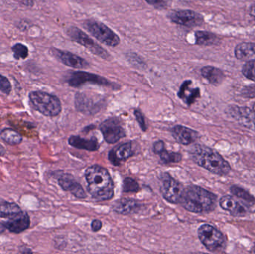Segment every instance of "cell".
Instances as JSON below:
<instances>
[{
	"mask_svg": "<svg viewBox=\"0 0 255 254\" xmlns=\"http://www.w3.org/2000/svg\"><path fill=\"white\" fill-rule=\"evenodd\" d=\"M88 193L97 201H109L115 194V185L110 174L101 166L88 167L85 173Z\"/></svg>",
	"mask_w": 255,
	"mask_h": 254,
	"instance_id": "obj_1",
	"label": "cell"
},
{
	"mask_svg": "<svg viewBox=\"0 0 255 254\" xmlns=\"http://www.w3.org/2000/svg\"><path fill=\"white\" fill-rule=\"evenodd\" d=\"M30 225L29 216L17 204L0 199V234L6 230L12 234H21Z\"/></svg>",
	"mask_w": 255,
	"mask_h": 254,
	"instance_id": "obj_2",
	"label": "cell"
},
{
	"mask_svg": "<svg viewBox=\"0 0 255 254\" xmlns=\"http://www.w3.org/2000/svg\"><path fill=\"white\" fill-rule=\"evenodd\" d=\"M189 153L190 158L196 164L213 174L226 176L232 170L229 163L218 152L208 146L194 145Z\"/></svg>",
	"mask_w": 255,
	"mask_h": 254,
	"instance_id": "obj_3",
	"label": "cell"
},
{
	"mask_svg": "<svg viewBox=\"0 0 255 254\" xmlns=\"http://www.w3.org/2000/svg\"><path fill=\"white\" fill-rule=\"evenodd\" d=\"M217 196L197 186L184 188L179 204L187 211L194 213H209L215 209Z\"/></svg>",
	"mask_w": 255,
	"mask_h": 254,
	"instance_id": "obj_4",
	"label": "cell"
},
{
	"mask_svg": "<svg viewBox=\"0 0 255 254\" xmlns=\"http://www.w3.org/2000/svg\"><path fill=\"white\" fill-rule=\"evenodd\" d=\"M30 104L36 111L47 117L58 116L62 110L59 98L43 91H31L28 95Z\"/></svg>",
	"mask_w": 255,
	"mask_h": 254,
	"instance_id": "obj_5",
	"label": "cell"
},
{
	"mask_svg": "<svg viewBox=\"0 0 255 254\" xmlns=\"http://www.w3.org/2000/svg\"><path fill=\"white\" fill-rule=\"evenodd\" d=\"M84 28L98 41L110 47H116L121 43L119 36L103 22L88 19L83 24Z\"/></svg>",
	"mask_w": 255,
	"mask_h": 254,
	"instance_id": "obj_6",
	"label": "cell"
},
{
	"mask_svg": "<svg viewBox=\"0 0 255 254\" xmlns=\"http://www.w3.org/2000/svg\"><path fill=\"white\" fill-rule=\"evenodd\" d=\"M65 82L72 87H80L87 83L94 84L100 86L116 88L117 84L112 83L106 78L94 73L84 71H70L66 74Z\"/></svg>",
	"mask_w": 255,
	"mask_h": 254,
	"instance_id": "obj_7",
	"label": "cell"
},
{
	"mask_svg": "<svg viewBox=\"0 0 255 254\" xmlns=\"http://www.w3.org/2000/svg\"><path fill=\"white\" fill-rule=\"evenodd\" d=\"M67 34L72 40L82 45L94 55H97L103 59H110L111 55L107 50L103 49L100 44L91 39L86 33L84 32L77 27H70L67 29Z\"/></svg>",
	"mask_w": 255,
	"mask_h": 254,
	"instance_id": "obj_8",
	"label": "cell"
},
{
	"mask_svg": "<svg viewBox=\"0 0 255 254\" xmlns=\"http://www.w3.org/2000/svg\"><path fill=\"white\" fill-rule=\"evenodd\" d=\"M198 236L202 244L211 252L221 249L226 244L224 235L212 225L205 224L198 230Z\"/></svg>",
	"mask_w": 255,
	"mask_h": 254,
	"instance_id": "obj_9",
	"label": "cell"
},
{
	"mask_svg": "<svg viewBox=\"0 0 255 254\" xmlns=\"http://www.w3.org/2000/svg\"><path fill=\"white\" fill-rule=\"evenodd\" d=\"M160 192L163 198L171 204H179L184 187L169 173H163L160 177Z\"/></svg>",
	"mask_w": 255,
	"mask_h": 254,
	"instance_id": "obj_10",
	"label": "cell"
},
{
	"mask_svg": "<svg viewBox=\"0 0 255 254\" xmlns=\"http://www.w3.org/2000/svg\"><path fill=\"white\" fill-rule=\"evenodd\" d=\"M167 17L173 23L187 28L199 26L204 22L203 17L199 13L190 10H171Z\"/></svg>",
	"mask_w": 255,
	"mask_h": 254,
	"instance_id": "obj_11",
	"label": "cell"
},
{
	"mask_svg": "<svg viewBox=\"0 0 255 254\" xmlns=\"http://www.w3.org/2000/svg\"><path fill=\"white\" fill-rule=\"evenodd\" d=\"M100 129L105 140L109 144H114L126 137L125 130L116 117L109 118L102 122Z\"/></svg>",
	"mask_w": 255,
	"mask_h": 254,
	"instance_id": "obj_12",
	"label": "cell"
},
{
	"mask_svg": "<svg viewBox=\"0 0 255 254\" xmlns=\"http://www.w3.org/2000/svg\"><path fill=\"white\" fill-rule=\"evenodd\" d=\"M227 113L240 125L255 131V110L248 107L231 106Z\"/></svg>",
	"mask_w": 255,
	"mask_h": 254,
	"instance_id": "obj_13",
	"label": "cell"
},
{
	"mask_svg": "<svg viewBox=\"0 0 255 254\" xmlns=\"http://www.w3.org/2000/svg\"><path fill=\"white\" fill-rule=\"evenodd\" d=\"M58 185L63 190L70 192L78 199H85L87 198L86 192L80 183H78L73 176L65 173H61L57 176Z\"/></svg>",
	"mask_w": 255,
	"mask_h": 254,
	"instance_id": "obj_14",
	"label": "cell"
},
{
	"mask_svg": "<svg viewBox=\"0 0 255 254\" xmlns=\"http://www.w3.org/2000/svg\"><path fill=\"white\" fill-rule=\"evenodd\" d=\"M52 53L57 59L59 60L63 64L67 67L76 69H84L89 67V64L86 60L82 57L72 53L68 51L61 50V49H52Z\"/></svg>",
	"mask_w": 255,
	"mask_h": 254,
	"instance_id": "obj_15",
	"label": "cell"
},
{
	"mask_svg": "<svg viewBox=\"0 0 255 254\" xmlns=\"http://www.w3.org/2000/svg\"><path fill=\"white\" fill-rule=\"evenodd\" d=\"M134 155L133 143L128 142L120 145L115 149H112L109 153V160L114 166H120Z\"/></svg>",
	"mask_w": 255,
	"mask_h": 254,
	"instance_id": "obj_16",
	"label": "cell"
},
{
	"mask_svg": "<svg viewBox=\"0 0 255 254\" xmlns=\"http://www.w3.org/2000/svg\"><path fill=\"white\" fill-rule=\"evenodd\" d=\"M173 138L180 144L188 146L199 138V134L191 128L182 125H176L171 130Z\"/></svg>",
	"mask_w": 255,
	"mask_h": 254,
	"instance_id": "obj_17",
	"label": "cell"
},
{
	"mask_svg": "<svg viewBox=\"0 0 255 254\" xmlns=\"http://www.w3.org/2000/svg\"><path fill=\"white\" fill-rule=\"evenodd\" d=\"M142 208V204L134 199L121 198L114 204L113 210L118 214L130 215L137 213Z\"/></svg>",
	"mask_w": 255,
	"mask_h": 254,
	"instance_id": "obj_18",
	"label": "cell"
},
{
	"mask_svg": "<svg viewBox=\"0 0 255 254\" xmlns=\"http://www.w3.org/2000/svg\"><path fill=\"white\" fill-rule=\"evenodd\" d=\"M191 85L192 81H184L178 92V96L188 106L193 104L200 97V89L199 88L190 87Z\"/></svg>",
	"mask_w": 255,
	"mask_h": 254,
	"instance_id": "obj_19",
	"label": "cell"
},
{
	"mask_svg": "<svg viewBox=\"0 0 255 254\" xmlns=\"http://www.w3.org/2000/svg\"><path fill=\"white\" fill-rule=\"evenodd\" d=\"M220 207L226 211L230 212L232 215L236 216H242L247 214V208L237 201L233 197L226 195L220 199Z\"/></svg>",
	"mask_w": 255,
	"mask_h": 254,
	"instance_id": "obj_20",
	"label": "cell"
},
{
	"mask_svg": "<svg viewBox=\"0 0 255 254\" xmlns=\"http://www.w3.org/2000/svg\"><path fill=\"white\" fill-rule=\"evenodd\" d=\"M68 143L70 146L76 149H84L89 152H95L100 149V143L95 137L91 138H83L80 136H71L68 139Z\"/></svg>",
	"mask_w": 255,
	"mask_h": 254,
	"instance_id": "obj_21",
	"label": "cell"
},
{
	"mask_svg": "<svg viewBox=\"0 0 255 254\" xmlns=\"http://www.w3.org/2000/svg\"><path fill=\"white\" fill-rule=\"evenodd\" d=\"M235 56L241 61H255V43H242L235 48Z\"/></svg>",
	"mask_w": 255,
	"mask_h": 254,
	"instance_id": "obj_22",
	"label": "cell"
},
{
	"mask_svg": "<svg viewBox=\"0 0 255 254\" xmlns=\"http://www.w3.org/2000/svg\"><path fill=\"white\" fill-rule=\"evenodd\" d=\"M202 76L208 81L211 85H219L224 80L225 76L223 71L212 66H206L201 70Z\"/></svg>",
	"mask_w": 255,
	"mask_h": 254,
	"instance_id": "obj_23",
	"label": "cell"
},
{
	"mask_svg": "<svg viewBox=\"0 0 255 254\" xmlns=\"http://www.w3.org/2000/svg\"><path fill=\"white\" fill-rule=\"evenodd\" d=\"M75 104H76V109L81 112L92 113V110H95V109L97 110V103L94 102V100L91 98H88L85 94H76Z\"/></svg>",
	"mask_w": 255,
	"mask_h": 254,
	"instance_id": "obj_24",
	"label": "cell"
},
{
	"mask_svg": "<svg viewBox=\"0 0 255 254\" xmlns=\"http://www.w3.org/2000/svg\"><path fill=\"white\" fill-rule=\"evenodd\" d=\"M0 137L9 146H18L22 142V136L13 128H5L1 129L0 131Z\"/></svg>",
	"mask_w": 255,
	"mask_h": 254,
	"instance_id": "obj_25",
	"label": "cell"
},
{
	"mask_svg": "<svg viewBox=\"0 0 255 254\" xmlns=\"http://www.w3.org/2000/svg\"><path fill=\"white\" fill-rule=\"evenodd\" d=\"M196 43L199 46H211L218 44L220 39L216 34L209 31H198L195 33Z\"/></svg>",
	"mask_w": 255,
	"mask_h": 254,
	"instance_id": "obj_26",
	"label": "cell"
},
{
	"mask_svg": "<svg viewBox=\"0 0 255 254\" xmlns=\"http://www.w3.org/2000/svg\"><path fill=\"white\" fill-rule=\"evenodd\" d=\"M157 155L160 156V161L164 165L177 164L182 159V155L181 154L178 153V152H169V151L166 150L165 148Z\"/></svg>",
	"mask_w": 255,
	"mask_h": 254,
	"instance_id": "obj_27",
	"label": "cell"
},
{
	"mask_svg": "<svg viewBox=\"0 0 255 254\" xmlns=\"http://www.w3.org/2000/svg\"><path fill=\"white\" fill-rule=\"evenodd\" d=\"M11 50L16 60L25 59L29 55L28 48L22 43H18L13 45L11 47Z\"/></svg>",
	"mask_w": 255,
	"mask_h": 254,
	"instance_id": "obj_28",
	"label": "cell"
},
{
	"mask_svg": "<svg viewBox=\"0 0 255 254\" xmlns=\"http://www.w3.org/2000/svg\"><path fill=\"white\" fill-rule=\"evenodd\" d=\"M139 190H140L139 185L134 179L130 178V177H127L124 179V185H123V192L124 193H130V192L136 193Z\"/></svg>",
	"mask_w": 255,
	"mask_h": 254,
	"instance_id": "obj_29",
	"label": "cell"
},
{
	"mask_svg": "<svg viewBox=\"0 0 255 254\" xmlns=\"http://www.w3.org/2000/svg\"><path fill=\"white\" fill-rule=\"evenodd\" d=\"M126 56H127L128 61L133 67H138V69L145 68V67H146V64L144 60L137 54L128 53Z\"/></svg>",
	"mask_w": 255,
	"mask_h": 254,
	"instance_id": "obj_30",
	"label": "cell"
},
{
	"mask_svg": "<svg viewBox=\"0 0 255 254\" xmlns=\"http://www.w3.org/2000/svg\"><path fill=\"white\" fill-rule=\"evenodd\" d=\"M242 73L247 79L255 82V61H248L244 64Z\"/></svg>",
	"mask_w": 255,
	"mask_h": 254,
	"instance_id": "obj_31",
	"label": "cell"
},
{
	"mask_svg": "<svg viewBox=\"0 0 255 254\" xmlns=\"http://www.w3.org/2000/svg\"><path fill=\"white\" fill-rule=\"evenodd\" d=\"M231 192H232L235 196L238 197V198H241V199L250 201V202H254L255 201V198H253L252 195H250V194H249L248 192L244 190V189L238 187V186H232V187L231 188Z\"/></svg>",
	"mask_w": 255,
	"mask_h": 254,
	"instance_id": "obj_32",
	"label": "cell"
},
{
	"mask_svg": "<svg viewBox=\"0 0 255 254\" xmlns=\"http://www.w3.org/2000/svg\"><path fill=\"white\" fill-rule=\"evenodd\" d=\"M148 4L154 8L163 10L168 8L172 4V0H145Z\"/></svg>",
	"mask_w": 255,
	"mask_h": 254,
	"instance_id": "obj_33",
	"label": "cell"
},
{
	"mask_svg": "<svg viewBox=\"0 0 255 254\" xmlns=\"http://www.w3.org/2000/svg\"><path fill=\"white\" fill-rule=\"evenodd\" d=\"M12 86L7 77L0 74V92L8 95L11 92Z\"/></svg>",
	"mask_w": 255,
	"mask_h": 254,
	"instance_id": "obj_34",
	"label": "cell"
},
{
	"mask_svg": "<svg viewBox=\"0 0 255 254\" xmlns=\"http://www.w3.org/2000/svg\"><path fill=\"white\" fill-rule=\"evenodd\" d=\"M135 117H136V121L139 123V126L142 128V131H145L147 130L146 123H145V117H144L143 114L142 112L139 110H135L134 112Z\"/></svg>",
	"mask_w": 255,
	"mask_h": 254,
	"instance_id": "obj_35",
	"label": "cell"
},
{
	"mask_svg": "<svg viewBox=\"0 0 255 254\" xmlns=\"http://www.w3.org/2000/svg\"><path fill=\"white\" fill-rule=\"evenodd\" d=\"M165 148L164 142L162 140H159V141H156L155 143L153 144V152L157 155L159 152H161Z\"/></svg>",
	"mask_w": 255,
	"mask_h": 254,
	"instance_id": "obj_36",
	"label": "cell"
},
{
	"mask_svg": "<svg viewBox=\"0 0 255 254\" xmlns=\"http://www.w3.org/2000/svg\"><path fill=\"white\" fill-rule=\"evenodd\" d=\"M91 230H92L94 232H98L101 230V228H103V223H102L101 221L99 220V219H94L91 222Z\"/></svg>",
	"mask_w": 255,
	"mask_h": 254,
	"instance_id": "obj_37",
	"label": "cell"
},
{
	"mask_svg": "<svg viewBox=\"0 0 255 254\" xmlns=\"http://www.w3.org/2000/svg\"><path fill=\"white\" fill-rule=\"evenodd\" d=\"M20 1L27 7H32L34 5V0H20Z\"/></svg>",
	"mask_w": 255,
	"mask_h": 254,
	"instance_id": "obj_38",
	"label": "cell"
},
{
	"mask_svg": "<svg viewBox=\"0 0 255 254\" xmlns=\"http://www.w3.org/2000/svg\"><path fill=\"white\" fill-rule=\"evenodd\" d=\"M250 15H251L252 17L255 19V3L253 4V5L250 7Z\"/></svg>",
	"mask_w": 255,
	"mask_h": 254,
	"instance_id": "obj_39",
	"label": "cell"
},
{
	"mask_svg": "<svg viewBox=\"0 0 255 254\" xmlns=\"http://www.w3.org/2000/svg\"><path fill=\"white\" fill-rule=\"evenodd\" d=\"M19 253L21 254H32L33 252L31 250V249H28V248H24V249H21V250L19 251Z\"/></svg>",
	"mask_w": 255,
	"mask_h": 254,
	"instance_id": "obj_40",
	"label": "cell"
},
{
	"mask_svg": "<svg viewBox=\"0 0 255 254\" xmlns=\"http://www.w3.org/2000/svg\"><path fill=\"white\" fill-rule=\"evenodd\" d=\"M5 149H4V146H1V145L0 144V156H3V155H5Z\"/></svg>",
	"mask_w": 255,
	"mask_h": 254,
	"instance_id": "obj_41",
	"label": "cell"
},
{
	"mask_svg": "<svg viewBox=\"0 0 255 254\" xmlns=\"http://www.w3.org/2000/svg\"><path fill=\"white\" fill-rule=\"evenodd\" d=\"M254 252L255 253V247H254Z\"/></svg>",
	"mask_w": 255,
	"mask_h": 254,
	"instance_id": "obj_42",
	"label": "cell"
},
{
	"mask_svg": "<svg viewBox=\"0 0 255 254\" xmlns=\"http://www.w3.org/2000/svg\"><path fill=\"white\" fill-rule=\"evenodd\" d=\"M254 109H255V104L254 105Z\"/></svg>",
	"mask_w": 255,
	"mask_h": 254,
	"instance_id": "obj_43",
	"label": "cell"
}]
</instances>
